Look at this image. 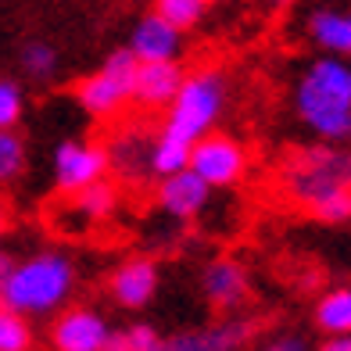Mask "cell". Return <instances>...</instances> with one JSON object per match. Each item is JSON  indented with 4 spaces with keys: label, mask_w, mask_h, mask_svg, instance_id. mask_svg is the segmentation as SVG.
<instances>
[{
    "label": "cell",
    "mask_w": 351,
    "mask_h": 351,
    "mask_svg": "<svg viewBox=\"0 0 351 351\" xmlns=\"http://www.w3.org/2000/svg\"><path fill=\"white\" fill-rule=\"evenodd\" d=\"M108 319L93 308H65L54 319L51 344L54 351H104L108 341Z\"/></svg>",
    "instance_id": "8"
},
{
    "label": "cell",
    "mask_w": 351,
    "mask_h": 351,
    "mask_svg": "<svg viewBox=\"0 0 351 351\" xmlns=\"http://www.w3.org/2000/svg\"><path fill=\"white\" fill-rule=\"evenodd\" d=\"M22 69H25V75H33L36 83H47V79L58 72V51L43 40L25 43L22 47Z\"/></svg>",
    "instance_id": "22"
},
{
    "label": "cell",
    "mask_w": 351,
    "mask_h": 351,
    "mask_svg": "<svg viewBox=\"0 0 351 351\" xmlns=\"http://www.w3.org/2000/svg\"><path fill=\"white\" fill-rule=\"evenodd\" d=\"M251 337V323L230 319V323H212L201 330H180L162 341V351H241Z\"/></svg>",
    "instance_id": "10"
},
{
    "label": "cell",
    "mask_w": 351,
    "mask_h": 351,
    "mask_svg": "<svg viewBox=\"0 0 351 351\" xmlns=\"http://www.w3.org/2000/svg\"><path fill=\"white\" fill-rule=\"evenodd\" d=\"M208 197H212V186L201 180L194 169H180L172 176H162L158 183V204L172 215V219H194L208 208Z\"/></svg>",
    "instance_id": "9"
},
{
    "label": "cell",
    "mask_w": 351,
    "mask_h": 351,
    "mask_svg": "<svg viewBox=\"0 0 351 351\" xmlns=\"http://www.w3.org/2000/svg\"><path fill=\"white\" fill-rule=\"evenodd\" d=\"M280 4H287V0H280Z\"/></svg>",
    "instance_id": "31"
},
{
    "label": "cell",
    "mask_w": 351,
    "mask_h": 351,
    "mask_svg": "<svg viewBox=\"0 0 351 351\" xmlns=\"http://www.w3.org/2000/svg\"><path fill=\"white\" fill-rule=\"evenodd\" d=\"M308 36L319 51H326L333 58H351V11L341 8H323L312 14Z\"/></svg>",
    "instance_id": "15"
},
{
    "label": "cell",
    "mask_w": 351,
    "mask_h": 351,
    "mask_svg": "<svg viewBox=\"0 0 351 351\" xmlns=\"http://www.w3.org/2000/svg\"><path fill=\"white\" fill-rule=\"evenodd\" d=\"M108 147L90 140H65L54 151V183L61 194H75L108 176Z\"/></svg>",
    "instance_id": "7"
},
{
    "label": "cell",
    "mask_w": 351,
    "mask_h": 351,
    "mask_svg": "<svg viewBox=\"0 0 351 351\" xmlns=\"http://www.w3.org/2000/svg\"><path fill=\"white\" fill-rule=\"evenodd\" d=\"M190 169H194L212 190L215 186H237L247 176V151L241 140L222 136V133H204L190 147Z\"/></svg>",
    "instance_id": "6"
},
{
    "label": "cell",
    "mask_w": 351,
    "mask_h": 351,
    "mask_svg": "<svg viewBox=\"0 0 351 351\" xmlns=\"http://www.w3.org/2000/svg\"><path fill=\"white\" fill-rule=\"evenodd\" d=\"M158 283H162V276L151 258H130L111 273L108 291L122 308H147L158 298Z\"/></svg>",
    "instance_id": "11"
},
{
    "label": "cell",
    "mask_w": 351,
    "mask_h": 351,
    "mask_svg": "<svg viewBox=\"0 0 351 351\" xmlns=\"http://www.w3.org/2000/svg\"><path fill=\"white\" fill-rule=\"evenodd\" d=\"M222 108H226V79L212 69L194 72V75L183 79L180 93H176L172 104L165 108L162 133L194 147V140H201L204 133L215 130Z\"/></svg>",
    "instance_id": "4"
},
{
    "label": "cell",
    "mask_w": 351,
    "mask_h": 351,
    "mask_svg": "<svg viewBox=\"0 0 351 351\" xmlns=\"http://www.w3.org/2000/svg\"><path fill=\"white\" fill-rule=\"evenodd\" d=\"M4 230H8V208L0 204V237H4Z\"/></svg>",
    "instance_id": "30"
},
{
    "label": "cell",
    "mask_w": 351,
    "mask_h": 351,
    "mask_svg": "<svg viewBox=\"0 0 351 351\" xmlns=\"http://www.w3.org/2000/svg\"><path fill=\"white\" fill-rule=\"evenodd\" d=\"M22 108H25V97L19 83L0 79V130H14V122L22 119Z\"/></svg>",
    "instance_id": "24"
},
{
    "label": "cell",
    "mask_w": 351,
    "mask_h": 351,
    "mask_svg": "<svg viewBox=\"0 0 351 351\" xmlns=\"http://www.w3.org/2000/svg\"><path fill=\"white\" fill-rule=\"evenodd\" d=\"M136 54L125 51H111L108 61L101 65V72L86 75L75 86V101L83 104L86 115L93 119H115L119 111L133 101V75H136Z\"/></svg>",
    "instance_id": "5"
},
{
    "label": "cell",
    "mask_w": 351,
    "mask_h": 351,
    "mask_svg": "<svg viewBox=\"0 0 351 351\" xmlns=\"http://www.w3.org/2000/svg\"><path fill=\"white\" fill-rule=\"evenodd\" d=\"M190 165V143L176 140L169 133H158L151 140V172L154 176H172Z\"/></svg>",
    "instance_id": "19"
},
{
    "label": "cell",
    "mask_w": 351,
    "mask_h": 351,
    "mask_svg": "<svg viewBox=\"0 0 351 351\" xmlns=\"http://www.w3.org/2000/svg\"><path fill=\"white\" fill-rule=\"evenodd\" d=\"M315 351H351V333H326Z\"/></svg>",
    "instance_id": "27"
},
{
    "label": "cell",
    "mask_w": 351,
    "mask_h": 351,
    "mask_svg": "<svg viewBox=\"0 0 351 351\" xmlns=\"http://www.w3.org/2000/svg\"><path fill=\"white\" fill-rule=\"evenodd\" d=\"M29 348H33V326L25 323L22 312H14L0 301V351H29Z\"/></svg>",
    "instance_id": "20"
},
{
    "label": "cell",
    "mask_w": 351,
    "mask_h": 351,
    "mask_svg": "<svg viewBox=\"0 0 351 351\" xmlns=\"http://www.w3.org/2000/svg\"><path fill=\"white\" fill-rule=\"evenodd\" d=\"M25 169V143L14 130H0V183L19 180Z\"/></svg>",
    "instance_id": "23"
},
{
    "label": "cell",
    "mask_w": 351,
    "mask_h": 351,
    "mask_svg": "<svg viewBox=\"0 0 351 351\" xmlns=\"http://www.w3.org/2000/svg\"><path fill=\"white\" fill-rule=\"evenodd\" d=\"M315 326L323 333H351V287H333L315 301Z\"/></svg>",
    "instance_id": "17"
},
{
    "label": "cell",
    "mask_w": 351,
    "mask_h": 351,
    "mask_svg": "<svg viewBox=\"0 0 351 351\" xmlns=\"http://www.w3.org/2000/svg\"><path fill=\"white\" fill-rule=\"evenodd\" d=\"M104 351H130V337H125V330H122V333L111 330L108 341H104Z\"/></svg>",
    "instance_id": "28"
},
{
    "label": "cell",
    "mask_w": 351,
    "mask_h": 351,
    "mask_svg": "<svg viewBox=\"0 0 351 351\" xmlns=\"http://www.w3.org/2000/svg\"><path fill=\"white\" fill-rule=\"evenodd\" d=\"M262 351H308V344H305V337H301V333H280V337L265 341Z\"/></svg>",
    "instance_id": "26"
},
{
    "label": "cell",
    "mask_w": 351,
    "mask_h": 351,
    "mask_svg": "<svg viewBox=\"0 0 351 351\" xmlns=\"http://www.w3.org/2000/svg\"><path fill=\"white\" fill-rule=\"evenodd\" d=\"M183 79L180 61H140L133 75V101L140 108H169Z\"/></svg>",
    "instance_id": "12"
},
{
    "label": "cell",
    "mask_w": 351,
    "mask_h": 351,
    "mask_svg": "<svg viewBox=\"0 0 351 351\" xmlns=\"http://www.w3.org/2000/svg\"><path fill=\"white\" fill-rule=\"evenodd\" d=\"M294 111L308 130L326 140L341 143L351 136V65L344 58H319L305 69L294 86Z\"/></svg>",
    "instance_id": "2"
},
{
    "label": "cell",
    "mask_w": 351,
    "mask_h": 351,
    "mask_svg": "<svg viewBox=\"0 0 351 351\" xmlns=\"http://www.w3.org/2000/svg\"><path fill=\"white\" fill-rule=\"evenodd\" d=\"M280 186L319 222L341 226L351 219V154L326 140L287 158L280 169Z\"/></svg>",
    "instance_id": "1"
},
{
    "label": "cell",
    "mask_w": 351,
    "mask_h": 351,
    "mask_svg": "<svg viewBox=\"0 0 351 351\" xmlns=\"http://www.w3.org/2000/svg\"><path fill=\"white\" fill-rule=\"evenodd\" d=\"M72 197H75V212L83 219H90V222H104L119 204V194L108 180H97V183H90L83 190H75Z\"/></svg>",
    "instance_id": "18"
},
{
    "label": "cell",
    "mask_w": 351,
    "mask_h": 351,
    "mask_svg": "<svg viewBox=\"0 0 351 351\" xmlns=\"http://www.w3.org/2000/svg\"><path fill=\"white\" fill-rule=\"evenodd\" d=\"M75 287V265L58 251H40L25 262H14L0 287V301L22 315H47L69 301Z\"/></svg>",
    "instance_id": "3"
},
{
    "label": "cell",
    "mask_w": 351,
    "mask_h": 351,
    "mask_svg": "<svg viewBox=\"0 0 351 351\" xmlns=\"http://www.w3.org/2000/svg\"><path fill=\"white\" fill-rule=\"evenodd\" d=\"M154 11L162 14L165 22H172L176 29H194L204 11H208V0H154Z\"/></svg>",
    "instance_id": "21"
},
{
    "label": "cell",
    "mask_w": 351,
    "mask_h": 351,
    "mask_svg": "<svg viewBox=\"0 0 351 351\" xmlns=\"http://www.w3.org/2000/svg\"><path fill=\"white\" fill-rule=\"evenodd\" d=\"M151 140L143 133H119L108 147V165L125 172V176H136L143 169L151 172Z\"/></svg>",
    "instance_id": "16"
},
{
    "label": "cell",
    "mask_w": 351,
    "mask_h": 351,
    "mask_svg": "<svg viewBox=\"0 0 351 351\" xmlns=\"http://www.w3.org/2000/svg\"><path fill=\"white\" fill-rule=\"evenodd\" d=\"M125 337H130V351H162V341H165V337H158V333L151 326H143V323L130 326Z\"/></svg>",
    "instance_id": "25"
},
{
    "label": "cell",
    "mask_w": 351,
    "mask_h": 351,
    "mask_svg": "<svg viewBox=\"0 0 351 351\" xmlns=\"http://www.w3.org/2000/svg\"><path fill=\"white\" fill-rule=\"evenodd\" d=\"M11 265H14V262L8 258L4 251H0V287H4V280H8V273H11Z\"/></svg>",
    "instance_id": "29"
},
{
    "label": "cell",
    "mask_w": 351,
    "mask_h": 351,
    "mask_svg": "<svg viewBox=\"0 0 351 351\" xmlns=\"http://www.w3.org/2000/svg\"><path fill=\"white\" fill-rule=\"evenodd\" d=\"M201 291L208 298V305L222 312H237L247 301V269L237 258H215L204 265Z\"/></svg>",
    "instance_id": "14"
},
{
    "label": "cell",
    "mask_w": 351,
    "mask_h": 351,
    "mask_svg": "<svg viewBox=\"0 0 351 351\" xmlns=\"http://www.w3.org/2000/svg\"><path fill=\"white\" fill-rule=\"evenodd\" d=\"M130 51L136 54V61H176L183 51V29H176L158 11H151L136 22Z\"/></svg>",
    "instance_id": "13"
}]
</instances>
